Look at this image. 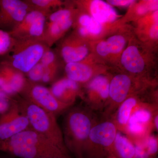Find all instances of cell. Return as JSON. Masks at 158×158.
Masks as SVG:
<instances>
[{
	"label": "cell",
	"mask_w": 158,
	"mask_h": 158,
	"mask_svg": "<svg viewBox=\"0 0 158 158\" xmlns=\"http://www.w3.org/2000/svg\"><path fill=\"white\" fill-rule=\"evenodd\" d=\"M78 11V9L77 7L74 8L73 6H68L64 9H58L52 11L50 14L48 15L47 18V22H57L74 18Z\"/></svg>",
	"instance_id": "obj_24"
},
{
	"label": "cell",
	"mask_w": 158,
	"mask_h": 158,
	"mask_svg": "<svg viewBox=\"0 0 158 158\" xmlns=\"http://www.w3.org/2000/svg\"><path fill=\"white\" fill-rule=\"evenodd\" d=\"M107 2L111 6H115L119 7H131L136 2V1L132 0H110Z\"/></svg>",
	"instance_id": "obj_31"
},
{
	"label": "cell",
	"mask_w": 158,
	"mask_h": 158,
	"mask_svg": "<svg viewBox=\"0 0 158 158\" xmlns=\"http://www.w3.org/2000/svg\"><path fill=\"white\" fill-rule=\"evenodd\" d=\"M91 44L74 32L65 37L60 43L59 51L65 64L81 62L90 55Z\"/></svg>",
	"instance_id": "obj_14"
},
{
	"label": "cell",
	"mask_w": 158,
	"mask_h": 158,
	"mask_svg": "<svg viewBox=\"0 0 158 158\" xmlns=\"http://www.w3.org/2000/svg\"><path fill=\"white\" fill-rule=\"evenodd\" d=\"M0 97L4 98H11L9 97L8 95H6V94L4 93L2 90H0Z\"/></svg>",
	"instance_id": "obj_33"
},
{
	"label": "cell",
	"mask_w": 158,
	"mask_h": 158,
	"mask_svg": "<svg viewBox=\"0 0 158 158\" xmlns=\"http://www.w3.org/2000/svg\"><path fill=\"white\" fill-rule=\"evenodd\" d=\"M118 130L111 119L98 122L89 134L84 152V158H106L112 152Z\"/></svg>",
	"instance_id": "obj_6"
},
{
	"label": "cell",
	"mask_w": 158,
	"mask_h": 158,
	"mask_svg": "<svg viewBox=\"0 0 158 158\" xmlns=\"http://www.w3.org/2000/svg\"><path fill=\"white\" fill-rule=\"evenodd\" d=\"M49 89L58 100L71 106H73L79 98H84L82 85L66 77L55 81Z\"/></svg>",
	"instance_id": "obj_17"
},
{
	"label": "cell",
	"mask_w": 158,
	"mask_h": 158,
	"mask_svg": "<svg viewBox=\"0 0 158 158\" xmlns=\"http://www.w3.org/2000/svg\"></svg>",
	"instance_id": "obj_36"
},
{
	"label": "cell",
	"mask_w": 158,
	"mask_h": 158,
	"mask_svg": "<svg viewBox=\"0 0 158 158\" xmlns=\"http://www.w3.org/2000/svg\"><path fill=\"white\" fill-rule=\"evenodd\" d=\"M126 37L121 34H115L104 40L95 42L94 50L98 56L106 59H118L127 44Z\"/></svg>",
	"instance_id": "obj_18"
},
{
	"label": "cell",
	"mask_w": 158,
	"mask_h": 158,
	"mask_svg": "<svg viewBox=\"0 0 158 158\" xmlns=\"http://www.w3.org/2000/svg\"><path fill=\"white\" fill-rule=\"evenodd\" d=\"M142 48L138 43L130 40L120 56L119 62L128 74L138 78L153 81L147 77L146 73L149 65V52Z\"/></svg>",
	"instance_id": "obj_8"
},
{
	"label": "cell",
	"mask_w": 158,
	"mask_h": 158,
	"mask_svg": "<svg viewBox=\"0 0 158 158\" xmlns=\"http://www.w3.org/2000/svg\"><path fill=\"white\" fill-rule=\"evenodd\" d=\"M49 48L40 40L15 39L4 62L25 74L40 62Z\"/></svg>",
	"instance_id": "obj_5"
},
{
	"label": "cell",
	"mask_w": 158,
	"mask_h": 158,
	"mask_svg": "<svg viewBox=\"0 0 158 158\" xmlns=\"http://www.w3.org/2000/svg\"><path fill=\"white\" fill-rule=\"evenodd\" d=\"M30 128L27 118L21 112L12 98L9 110L0 115V141L7 140Z\"/></svg>",
	"instance_id": "obj_12"
},
{
	"label": "cell",
	"mask_w": 158,
	"mask_h": 158,
	"mask_svg": "<svg viewBox=\"0 0 158 158\" xmlns=\"http://www.w3.org/2000/svg\"><path fill=\"white\" fill-rule=\"evenodd\" d=\"M48 15L38 10H31L21 22L9 33L15 39L42 40Z\"/></svg>",
	"instance_id": "obj_10"
},
{
	"label": "cell",
	"mask_w": 158,
	"mask_h": 158,
	"mask_svg": "<svg viewBox=\"0 0 158 158\" xmlns=\"http://www.w3.org/2000/svg\"><path fill=\"white\" fill-rule=\"evenodd\" d=\"M45 72V67L38 62L25 74V76L28 81L34 83H41Z\"/></svg>",
	"instance_id": "obj_28"
},
{
	"label": "cell",
	"mask_w": 158,
	"mask_h": 158,
	"mask_svg": "<svg viewBox=\"0 0 158 158\" xmlns=\"http://www.w3.org/2000/svg\"><path fill=\"white\" fill-rule=\"evenodd\" d=\"M50 158H71L69 156H62L56 157H52Z\"/></svg>",
	"instance_id": "obj_34"
},
{
	"label": "cell",
	"mask_w": 158,
	"mask_h": 158,
	"mask_svg": "<svg viewBox=\"0 0 158 158\" xmlns=\"http://www.w3.org/2000/svg\"><path fill=\"white\" fill-rule=\"evenodd\" d=\"M32 10L25 1H0V28L9 32Z\"/></svg>",
	"instance_id": "obj_11"
},
{
	"label": "cell",
	"mask_w": 158,
	"mask_h": 158,
	"mask_svg": "<svg viewBox=\"0 0 158 158\" xmlns=\"http://www.w3.org/2000/svg\"><path fill=\"white\" fill-rule=\"evenodd\" d=\"M12 98L0 97V115L6 113L11 107Z\"/></svg>",
	"instance_id": "obj_32"
},
{
	"label": "cell",
	"mask_w": 158,
	"mask_h": 158,
	"mask_svg": "<svg viewBox=\"0 0 158 158\" xmlns=\"http://www.w3.org/2000/svg\"><path fill=\"white\" fill-rule=\"evenodd\" d=\"M40 62L45 67L60 65L57 54L51 48L45 51Z\"/></svg>",
	"instance_id": "obj_29"
},
{
	"label": "cell",
	"mask_w": 158,
	"mask_h": 158,
	"mask_svg": "<svg viewBox=\"0 0 158 158\" xmlns=\"http://www.w3.org/2000/svg\"><path fill=\"white\" fill-rule=\"evenodd\" d=\"M75 18L57 22L46 21L42 41L51 48L58 40L62 39L69 30L73 27Z\"/></svg>",
	"instance_id": "obj_20"
},
{
	"label": "cell",
	"mask_w": 158,
	"mask_h": 158,
	"mask_svg": "<svg viewBox=\"0 0 158 158\" xmlns=\"http://www.w3.org/2000/svg\"><path fill=\"white\" fill-rule=\"evenodd\" d=\"M148 158L156 157L158 151V136L151 134L142 142Z\"/></svg>",
	"instance_id": "obj_27"
},
{
	"label": "cell",
	"mask_w": 158,
	"mask_h": 158,
	"mask_svg": "<svg viewBox=\"0 0 158 158\" xmlns=\"http://www.w3.org/2000/svg\"><path fill=\"white\" fill-rule=\"evenodd\" d=\"M73 3L79 10L89 14L101 23L112 24L120 17L113 6L103 1H75Z\"/></svg>",
	"instance_id": "obj_16"
},
{
	"label": "cell",
	"mask_w": 158,
	"mask_h": 158,
	"mask_svg": "<svg viewBox=\"0 0 158 158\" xmlns=\"http://www.w3.org/2000/svg\"><path fill=\"white\" fill-rule=\"evenodd\" d=\"M101 23L89 14L78 9L75 18L73 27L76 34L81 38L89 41L100 39L104 36L110 25Z\"/></svg>",
	"instance_id": "obj_15"
},
{
	"label": "cell",
	"mask_w": 158,
	"mask_h": 158,
	"mask_svg": "<svg viewBox=\"0 0 158 158\" xmlns=\"http://www.w3.org/2000/svg\"><path fill=\"white\" fill-rule=\"evenodd\" d=\"M135 3L131 7L134 15L137 17H140L141 18L150 13L158 10V1H142L137 4Z\"/></svg>",
	"instance_id": "obj_25"
},
{
	"label": "cell",
	"mask_w": 158,
	"mask_h": 158,
	"mask_svg": "<svg viewBox=\"0 0 158 158\" xmlns=\"http://www.w3.org/2000/svg\"><path fill=\"white\" fill-rule=\"evenodd\" d=\"M32 10L50 14L53 9L61 7L65 2L59 0H26Z\"/></svg>",
	"instance_id": "obj_23"
},
{
	"label": "cell",
	"mask_w": 158,
	"mask_h": 158,
	"mask_svg": "<svg viewBox=\"0 0 158 158\" xmlns=\"http://www.w3.org/2000/svg\"><path fill=\"white\" fill-rule=\"evenodd\" d=\"M112 77L106 73L101 74L85 85L83 100L90 110L102 113L104 110L109 100Z\"/></svg>",
	"instance_id": "obj_9"
},
{
	"label": "cell",
	"mask_w": 158,
	"mask_h": 158,
	"mask_svg": "<svg viewBox=\"0 0 158 158\" xmlns=\"http://www.w3.org/2000/svg\"><path fill=\"white\" fill-rule=\"evenodd\" d=\"M0 151L19 158H50L69 156L47 138L31 128L0 141Z\"/></svg>",
	"instance_id": "obj_1"
},
{
	"label": "cell",
	"mask_w": 158,
	"mask_h": 158,
	"mask_svg": "<svg viewBox=\"0 0 158 158\" xmlns=\"http://www.w3.org/2000/svg\"><path fill=\"white\" fill-rule=\"evenodd\" d=\"M111 154L117 158H136L135 147L127 136L118 131Z\"/></svg>",
	"instance_id": "obj_22"
},
{
	"label": "cell",
	"mask_w": 158,
	"mask_h": 158,
	"mask_svg": "<svg viewBox=\"0 0 158 158\" xmlns=\"http://www.w3.org/2000/svg\"><path fill=\"white\" fill-rule=\"evenodd\" d=\"M13 99L21 112L27 118L31 129L47 138L62 150L69 153L56 116L23 97L16 96Z\"/></svg>",
	"instance_id": "obj_3"
},
{
	"label": "cell",
	"mask_w": 158,
	"mask_h": 158,
	"mask_svg": "<svg viewBox=\"0 0 158 158\" xmlns=\"http://www.w3.org/2000/svg\"><path fill=\"white\" fill-rule=\"evenodd\" d=\"M139 95H133L126 99L118 107L110 118L116 125L118 131L124 134L133 110L141 101Z\"/></svg>",
	"instance_id": "obj_19"
},
{
	"label": "cell",
	"mask_w": 158,
	"mask_h": 158,
	"mask_svg": "<svg viewBox=\"0 0 158 158\" xmlns=\"http://www.w3.org/2000/svg\"><path fill=\"white\" fill-rule=\"evenodd\" d=\"M15 39L9 32L0 28V56H6L14 44Z\"/></svg>",
	"instance_id": "obj_26"
},
{
	"label": "cell",
	"mask_w": 158,
	"mask_h": 158,
	"mask_svg": "<svg viewBox=\"0 0 158 158\" xmlns=\"http://www.w3.org/2000/svg\"><path fill=\"white\" fill-rule=\"evenodd\" d=\"M96 62L97 58L89 55L81 62L65 64L66 77L82 85H85L97 76L106 73L105 67H100Z\"/></svg>",
	"instance_id": "obj_13"
},
{
	"label": "cell",
	"mask_w": 158,
	"mask_h": 158,
	"mask_svg": "<svg viewBox=\"0 0 158 158\" xmlns=\"http://www.w3.org/2000/svg\"><path fill=\"white\" fill-rule=\"evenodd\" d=\"M0 72L5 77L15 95L20 94L27 81L25 74L4 62L0 63Z\"/></svg>",
	"instance_id": "obj_21"
},
{
	"label": "cell",
	"mask_w": 158,
	"mask_h": 158,
	"mask_svg": "<svg viewBox=\"0 0 158 158\" xmlns=\"http://www.w3.org/2000/svg\"><path fill=\"white\" fill-rule=\"evenodd\" d=\"M67 111L62 130L65 147L76 158H84L89 134L98 122L96 116L87 106L69 108Z\"/></svg>",
	"instance_id": "obj_2"
},
{
	"label": "cell",
	"mask_w": 158,
	"mask_h": 158,
	"mask_svg": "<svg viewBox=\"0 0 158 158\" xmlns=\"http://www.w3.org/2000/svg\"><path fill=\"white\" fill-rule=\"evenodd\" d=\"M20 94L23 98L56 116L67 111L72 106L58 100L49 88L28 80Z\"/></svg>",
	"instance_id": "obj_7"
},
{
	"label": "cell",
	"mask_w": 158,
	"mask_h": 158,
	"mask_svg": "<svg viewBox=\"0 0 158 158\" xmlns=\"http://www.w3.org/2000/svg\"><path fill=\"white\" fill-rule=\"evenodd\" d=\"M59 66L45 67V72L41 83L49 84L55 82L59 73Z\"/></svg>",
	"instance_id": "obj_30"
},
{
	"label": "cell",
	"mask_w": 158,
	"mask_h": 158,
	"mask_svg": "<svg viewBox=\"0 0 158 158\" xmlns=\"http://www.w3.org/2000/svg\"><path fill=\"white\" fill-rule=\"evenodd\" d=\"M106 158H117L115 156L113 155L112 154H110L109 156H108Z\"/></svg>",
	"instance_id": "obj_35"
},
{
	"label": "cell",
	"mask_w": 158,
	"mask_h": 158,
	"mask_svg": "<svg viewBox=\"0 0 158 158\" xmlns=\"http://www.w3.org/2000/svg\"><path fill=\"white\" fill-rule=\"evenodd\" d=\"M154 82L138 78L126 73H118L112 77L109 88L107 104L103 112L106 119H110L120 104L128 98L143 93Z\"/></svg>",
	"instance_id": "obj_4"
}]
</instances>
